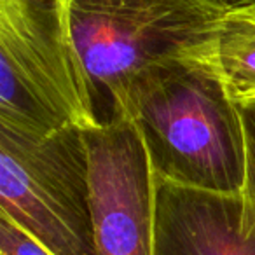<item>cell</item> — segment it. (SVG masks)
I'll list each match as a JSON object with an SVG mask.
<instances>
[{
    "label": "cell",
    "mask_w": 255,
    "mask_h": 255,
    "mask_svg": "<svg viewBox=\"0 0 255 255\" xmlns=\"http://www.w3.org/2000/svg\"><path fill=\"white\" fill-rule=\"evenodd\" d=\"M124 116L136 128L156 178L222 194L245 191L243 121L213 53L168 58L133 75Z\"/></svg>",
    "instance_id": "1"
},
{
    "label": "cell",
    "mask_w": 255,
    "mask_h": 255,
    "mask_svg": "<svg viewBox=\"0 0 255 255\" xmlns=\"http://www.w3.org/2000/svg\"><path fill=\"white\" fill-rule=\"evenodd\" d=\"M226 12L217 0H68V30L96 126L126 117L128 82L143 68L213 53Z\"/></svg>",
    "instance_id": "2"
},
{
    "label": "cell",
    "mask_w": 255,
    "mask_h": 255,
    "mask_svg": "<svg viewBox=\"0 0 255 255\" xmlns=\"http://www.w3.org/2000/svg\"><path fill=\"white\" fill-rule=\"evenodd\" d=\"M96 126L60 0H0V128L46 138Z\"/></svg>",
    "instance_id": "3"
},
{
    "label": "cell",
    "mask_w": 255,
    "mask_h": 255,
    "mask_svg": "<svg viewBox=\"0 0 255 255\" xmlns=\"http://www.w3.org/2000/svg\"><path fill=\"white\" fill-rule=\"evenodd\" d=\"M0 213L54 255H95L84 128L28 138L0 128Z\"/></svg>",
    "instance_id": "4"
},
{
    "label": "cell",
    "mask_w": 255,
    "mask_h": 255,
    "mask_svg": "<svg viewBox=\"0 0 255 255\" xmlns=\"http://www.w3.org/2000/svg\"><path fill=\"white\" fill-rule=\"evenodd\" d=\"M95 255L156 254V175L128 117L84 129Z\"/></svg>",
    "instance_id": "5"
},
{
    "label": "cell",
    "mask_w": 255,
    "mask_h": 255,
    "mask_svg": "<svg viewBox=\"0 0 255 255\" xmlns=\"http://www.w3.org/2000/svg\"><path fill=\"white\" fill-rule=\"evenodd\" d=\"M154 255H255V199L156 178Z\"/></svg>",
    "instance_id": "6"
},
{
    "label": "cell",
    "mask_w": 255,
    "mask_h": 255,
    "mask_svg": "<svg viewBox=\"0 0 255 255\" xmlns=\"http://www.w3.org/2000/svg\"><path fill=\"white\" fill-rule=\"evenodd\" d=\"M213 58L231 98L236 103L255 100V5L227 9Z\"/></svg>",
    "instance_id": "7"
},
{
    "label": "cell",
    "mask_w": 255,
    "mask_h": 255,
    "mask_svg": "<svg viewBox=\"0 0 255 255\" xmlns=\"http://www.w3.org/2000/svg\"><path fill=\"white\" fill-rule=\"evenodd\" d=\"M0 255H54L42 243L0 213Z\"/></svg>",
    "instance_id": "8"
},
{
    "label": "cell",
    "mask_w": 255,
    "mask_h": 255,
    "mask_svg": "<svg viewBox=\"0 0 255 255\" xmlns=\"http://www.w3.org/2000/svg\"><path fill=\"white\" fill-rule=\"evenodd\" d=\"M245 129V143H247V182L245 194L255 199V100L238 103Z\"/></svg>",
    "instance_id": "9"
},
{
    "label": "cell",
    "mask_w": 255,
    "mask_h": 255,
    "mask_svg": "<svg viewBox=\"0 0 255 255\" xmlns=\"http://www.w3.org/2000/svg\"><path fill=\"white\" fill-rule=\"evenodd\" d=\"M219 4H222L227 9L234 7H245V5H255V0H217Z\"/></svg>",
    "instance_id": "10"
},
{
    "label": "cell",
    "mask_w": 255,
    "mask_h": 255,
    "mask_svg": "<svg viewBox=\"0 0 255 255\" xmlns=\"http://www.w3.org/2000/svg\"><path fill=\"white\" fill-rule=\"evenodd\" d=\"M60 2H61L63 5H68V0H60Z\"/></svg>",
    "instance_id": "11"
}]
</instances>
